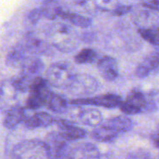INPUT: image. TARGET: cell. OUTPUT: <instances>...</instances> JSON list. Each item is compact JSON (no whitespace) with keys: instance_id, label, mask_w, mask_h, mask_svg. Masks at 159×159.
<instances>
[{"instance_id":"cell-1","label":"cell","mask_w":159,"mask_h":159,"mask_svg":"<svg viewBox=\"0 0 159 159\" xmlns=\"http://www.w3.org/2000/svg\"><path fill=\"white\" fill-rule=\"evenodd\" d=\"M46 34L49 44L61 52H72L79 45L76 33L65 23L56 22L49 25Z\"/></svg>"},{"instance_id":"cell-2","label":"cell","mask_w":159,"mask_h":159,"mask_svg":"<svg viewBox=\"0 0 159 159\" xmlns=\"http://www.w3.org/2000/svg\"><path fill=\"white\" fill-rule=\"evenodd\" d=\"M11 159H49L48 146L37 139L22 141L13 147Z\"/></svg>"},{"instance_id":"cell-3","label":"cell","mask_w":159,"mask_h":159,"mask_svg":"<svg viewBox=\"0 0 159 159\" xmlns=\"http://www.w3.org/2000/svg\"><path fill=\"white\" fill-rule=\"evenodd\" d=\"M73 68L66 61H58L51 64L46 72V79L54 88H66L74 76Z\"/></svg>"},{"instance_id":"cell-4","label":"cell","mask_w":159,"mask_h":159,"mask_svg":"<svg viewBox=\"0 0 159 159\" xmlns=\"http://www.w3.org/2000/svg\"><path fill=\"white\" fill-rule=\"evenodd\" d=\"M100 84L96 78L88 74H75L68 86L65 88L70 94L75 96H88L96 92Z\"/></svg>"},{"instance_id":"cell-5","label":"cell","mask_w":159,"mask_h":159,"mask_svg":"<svg viewBox=\"0 0 159 159\" xmlns=\"http://www.w3.org/2000/svg\"><path fill=\"white\" fill-rule=\"evenodd\" d=\"M48 85L47 79H43L40 76L34 79L30 90L31 94L26 102V107L28 109H38L47 105L48 99L51 93Z\"/></svg>"},{"instance_id":"cell-6","label":"cell","mask_w":159,"mask_h":159,"mask_svg":"<svg viewBox=\"0 0 159 159\" xmlns=\"http://www.w3.org/2000/svg\"><path fill=\"white\" fill-rule=\"evenodd\" d=\"M147 106V95L142 90L133 89L127 99L123 101L119 106L120 110L126 115H137L145 113Z\"/></svg>"},{"instance_id":"cell-7","label":"cell","mask_w":159,"mask_h":159,"mask_svg":"<svg viewBox=\"0 0 159 159\" xmlns=\"http://www.w3.org/2000/svg\"><path fill=\"white\" fill-rule=\"evenodd\" d=\"M122 99L119 95L116 94H105V95H100L90 98H79V99H74L70 101L71 104L74 105H93V106H102L104 108H116L119 107Z\"/></svg>"},{"instance_id":"cell-8","label":"cell","mask_w":159,"mask_h":159,"mask_svg":"<svg viewBox=\"0 0 159 159\" xmlns=\"http://www.w3.org/2000/svg\"><path fill=\"white\" fill-rule=\"evenodd\" d=\"M49 159H66L70 147L67 141L59 132H50L45 141Z\"/></svg>"},{"instance_id":"cell-9","label":"cell","mask_w":159,"mask_h":159,"mask_svg":"<svg viewBox=\"0 0 159 159\" xmlns=\"http://www.w3.org/2000/svg\"><path fill=\"white\" fill-rule=\"evenodd\" d=\"M31 56L48 55L51 53L49 42L34 33H29L20 42Z\"/></svg>"},{"instance_id":"cell-10","label":"cell","mask_w":159,"mask_h":159,"mask_svg":"<svg viewBox=\"0 0 159 159\" xmlns=\"http://www.w3.org/2000/svg\"><path fill=\"white\" fill-rule=\"evenodd\" d=\"M66 159H102V157L96 145L86 143L71 147Z\"/></svg>"},{"instance_id":"cell-11","label":"cell","mask_w":159,"mask_h":159,"mask_svg":"<svg viewBox=\"0 0 159 159\" xmlns=\"http://www.w3.org/2000/svg\"><path fill=\"white\" fill-rule=\"evenodd\" d=\"M159 74V52L153 51L137 66L135 75L139 78H146Z\"/></svg>"},{"instance_id":"cell-12","label":"cell","mask_w":159,"mask_h":159,"mask_svg":"<svg viewBox=\"0 0 159 159\" xmlns=\"http://www.w3.org/2000/svg\"><path fill=\"white\" fill-rule=\"evenodd\" d=\"M55 123L59 128V133L67 142L80 140L87 136V131L84 129L76 126L71 121L65 119H58L55 121Z\"/></svg>"},{"instance_id":"cell-13","label":"cell","mask_w":159,"mask_h":159,"mask_svg":"<svg viewBox=\"0 0 159 159\" xmlns=\"http://www.w3.org/2000/svg\"><path fill=\"white\" fill-rule=\"evenodd\" d=\"M98 69L101 75L107 81H115L119 75L118 64L115 58L111 56H105L99 60Z\"/></svg>"},{"instance_id":"cell-14","label":"cell","mask_w":159,"mask_h":159,"mask_svg":"<svg viewBox=\"0 0 159 159\" xmlns=\"http://www.w3.org/2000/svg\"><path fill=\"white\" fill-rule=\"evenodd\" d=\"M32 57L28 51L25 49V48L20 44L18 43L14 48H12L9 52L7 55L6 58V63L7 65L10 67H15V68H21L24 62Z\"/></svg>"},{"instance_id":"cell-15","label":"cell","mask_w":159,"mask_h":159,"mask_svg":"<svg viewBox=\"0 0 159 159\" xmlns=\"http://www.w3.org/2000/svg\"><path fill=\"white\" fill-rule=\"evenodd\" d=\"M26 112L20 105L15 104L8 108L4 118V126L7 129H14L19 124L23 123L26 117Z\"/></svg>"},{"instance_id":"cell-16","label":"cell","mask_w":159,"mask_h":159,"mask_svg":"<svg viewBox=\"0 0 159 159\" xmlns=\"http://www.w3.org/2000/svg\"><path fill=\"white\" fill-rule=\"evenodd\" d=\"M55 123V119L45 112H37L30 116L26 115V117L23 121V125L30 129L37 128H47Z\"/></svg>"},{"instance_id":"cell-17","label":"cell","mask_w":159,"mask_h":159,"mask_svg":"<svg viewBox=\"0 0 159 159\" xmlns=\"http://www.w3.org/2000/svg\"><path fill=\"white\" fill-rule=\"evenodd\" d=\"M80 5L88 10L112 12L120 5L117 0H81Z\"/></svg>"},{"instance_id":"cell-18","label":"cell","mask_w":159,"mask_h":159,"mask_svg":"<svg viewBox=\"0 0 159 159\" xmlns=\"http://www.w3.org/2000/svg\"><path fill=\"white\" fill-rule=\"evenodd\" d=\"M44 68L45 65L43 61L39 59L38 56H32L24 62L20 68V73L32 77H37L44 71Z\"/></svg>"},{"instance_id":"cell-19","label":"cell","mask_w":159,"mask_h":159,"mask_svg":"<svg viewBox=\"0 0 159 159\" xmlns=\"http://www.w3.org/2000/svg\"><path fill=\"white\" fill-rule=\"evenodd\" d=\"M118 136L119 133L117 131L106 125L97 127V129L91 132V138L99 143H113Z\"/></svg>"},{"instance_id":"cell-20","label":"cell","mask_w":159,"mask_h":159,"mask_svg":"<svg viewBox=\"0 0 159 159\" xmlns=\"http://www.w3.org/2000/svg\"><path fill=\"white\" fill-rule=\"evenodd\" d=\"M78 118L81 123L89 127H99L102 122V113L94 108L82 110L78 114Z\"/></svg>"},{"instance_id":"cell-21","label":"cell","mask_w":159,"mask_h":159,"mask_svg":"<svg viewBox=\"0 0 159 159\" xmlns=\"http://www.w3.org/2000/svg\"><path fill=\"white\" fill-rule=\"evenodd\" d=\"M104 125L112 128L113 129L117 131L119 134L128 132L133 128L132 121L125 116H118L112 117L108 119Z\"/></svg>"},{"instance_id":"cell-22","label":"cell","mask_w":159,"mask_h":159,"mask_svg":"<svg viewBox=\"0 0 159 159\" xmlns=\"http://www.w3.org/2000/svg\"><path fill=\"white\" fill-rule=\"evenodd\" d=\"M40 8L43 13V18L49 20L58 18L62 10L59 0H44Z\"/></svg>"},{"instance_id":"cell-23","label":"cell","mask_w":159,"mask_h":159,"mask_svg":"<svg viewBox=\"0 0 159 159\" xmlns=\"http://www.w3.org/2000/svg\"><path fill=\"white\" fill-rule=\"evenodd\" d=\"M59 17L64 20H68L70 23H72L73 25L79 27V28H88L92 23L91 20L88 17L79 15L76 13H73V12H68L63 9L60 13Z\"/></svg>"},{"instance_id":"cell-24","label":"cell","mask_w":159,"mask_h":159,"mask_svg":"<svg viewBox=\"0 0 159 159\" xmlns=\"http://www.w3.org/2000/svg\"><path fill=\"white\" fill-rule=\"evenodd\" d=\"M46 106H48V108L54 113L63 114L68 109V102L62 96L51 92L48 99Z\"/></svg>"},{"instance_id":"cell-25","label":"cell","mask_w":159,"mask_h":159,"mask_svg":"<svg viewBox=\"0 0 159 159\" xmlns=\"http://www.w3.org/2000/svg\"><path fill=\"white\" fill-rule=\"evenodd\" d=\"M138 33L143 39L159 48V22L150 27H141L138 29Z\"/></svg>"},{"instance_id":"cell-26","label":"cell","mask_w":159,"mask_h":159,"mask_svg":"<svg viewBox=\"0 0 159 159\" xmlns=\"http://www.w3.org/2000/svg\"><path fill=\"white\" fill-rule=\"evenodd\" d=\"M98 57L97 52L92 48H84L75 56V61L77 64L92 63Z\"/></svg>"},{"instance_id":"cell-27","label":"cell","mask_w":159,"mask_h":159,"mask_svg":"<svg viewBox=\"0 0 159 159\" xmlns=\"http://www.w3.org/2000/svg\"><path fill=\"white\" fill-rule=\"evenodd\" d=\"M17 90L14 88L11 80H7L4 81L2 83V89H1V97H2V102H4L5 101H7V102L8 101H11L12 99H14L16 97L17 94Z\"/></svg>"},{"instance_id":"cell-28","label":"cell","mask_w":159,"mask_h":159,"mask_svg":"<svg viewBox=\"0 0 159 159\" xmlns=\"http://www.w3.org/2000/svg\"><path fill=\"white\" fill-rule=\"evenodd\" d=\"M146 95H147V106L145 109V113L156 112L158 108L159 92L157 90H153L146 93Z\"/></svg>"},{"instance_id":"cell-29","label":"cell","mask_w":159,"mask_h":159,"mask_svg":"<svg viewBox=\"0 0 159 159\" xmlns=\"http://www.w3.org/2000/svg\"><path fill=\"white\" fill-rule=\"evenodd\" d=\"M127 159H153L150 152H148L145 149H137L132 152H130Z\"/></svg>"},{"instance_id":"cell-30","label":"cell","mask_w":159,"mask_h":159,"mask_svg":"<svg viewBox=\"0 0 159 159\" xmlns=\"http://www.w3.org/2000/svg\"><path fill=\"white\" fill-rule=\"evenodd\" d=\"M28 21L32 24H36L42 18H43V13L40 7L38 8H34L31 10L28 14Z\"/></svg>"},{"instance_id":"cell-31","label":"cell","mask_w":159,"mask_h":159,"mask_svg":"<svg viewBox=\"0 0 159 159\" xmlns=\"http://www.w3.org/2000/svg\"><path fill=\"white\" fill-rule=\"evenodd\" d=\"M131 10H132V6H130V5H121L120 4L111 13L114 16H124V15L129 13Z\"/></svg>"},{"instance_id":"cell-32","label":"cell","mask_w":159,"mask_h":159,"mask_svg":"<svg viewBox=\"0 0 159 159\" xmlns=\"http://www.w3.org/2000/svg\"><path fill=\"white\" fill-rule=\"evenodd\" d=\"M142 5L146 8L159 12V0H143Z\"/></svg>"},{"instance_id":"cell-33","label":"cell","mask_w":159,"mask_h":159,"mask_svg":"<svg viewBox=\"0 0 159 159\" xmlns=\"http://www.w3.org/2000/svg\"><path fill=\"white\" fill-rule=\"evenodd\" d=\"M152 142H153V144L159 149V129L154 132V134L152 135Z\"/></svg>"}]
</instances>
